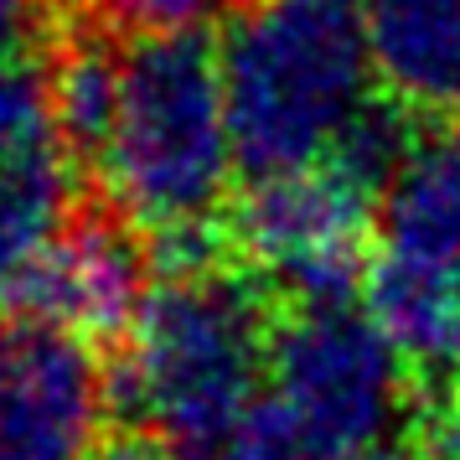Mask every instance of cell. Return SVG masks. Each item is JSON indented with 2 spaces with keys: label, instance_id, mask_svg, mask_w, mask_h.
<instances>
[{
  "label": "cell",
  "instance_id": "1",
  "mask_svg": "<svg viewBox=\"0 0 460 460\" xmlns=\"http://www.w3.org/2000/svg\"><path fill=\"white\" fill-rule=\"evenodd\" d=\"M274 300L259 274L202 270L155 279L114 357V409L150 429L171 460H228L270 388Z\"/></svg>",
  "mask_w": 460,
  "mask_h": 460
},
{
  "label": "cell",
  "instance_id": "2",
  "mask_svg": "<svg viewBox=\"0 0 460 460\" xmlns=\"http://www.w3.org/2000/svg\"><path fill=\"white\" fill-rule=\"evenodd\" d=\"M217 63L249 181L326 161L377 84L362 0H238Z\"/></svg>",
  "mask_w": 460,
  "mask_h": 460
},
{
  "label": "cell",
  "instance_id": "3",
  "mask_svg": "<svg viewBox=\"0 0 460 460\" xmlns=\"http://www.w3.org/2000/svg\"><path fill=\"white\" fill-rule=\"evenodd\" d=\"M233 166V125L223 63L208 31L140 37L125 47V99L109 146L104 187L140 228L223 217Z\"/></svg>",
  "mask_w": 460,
  "mask_h": 460
},
{
  "label": "cell",
  "instance_id": "4",
  "mask_svg": "<svg viewBox=\"0 0 460 460\" xmlns=\"http://www.w3.org/2000/svg\"><path fill=\"white\" fill-rule=\"evenodd\" d=\"M383 253L367 270L377 326L419 373H460V114L419 135L383 191Z\"/></svg>",
  "mask_w": 460,
  "mask_h": 460
},
{
  "label": "cell",
  "instance_id": "5",
  "mask_svg": "<svg viewBox=\"0 0 460 460\" xmlns=\"http://www.w3.org/2000/svg\"><path fill=\"white\" fill-rule=\"evenodd\" d=\"M403 367L409 357L394 347V336L352 300L290 305L274 321L270 394L315 460H341L394 429L403 409Z\"/></svg>",
  "mask_w": 460,
  "mask_h": 460
},
{
  "label": "cell",
  "instance_id": "6",
  "mask_svg": "<svg viewBox=\"0 0 460 460\" xmlns=\"http://www.w3.org/2000/svg\"><path fill=\"white\" fill-rule=\"evenodd\" d=\"M373 197L332 161L264 176L233 208V253L290 305L352 300L367 279Z\"/></svg>",
  "mask_w": 460,
  "mask_h": 460
},
{
  "label": "cell",
  "instance_id": "7",
  "mask_svg": "<svg viewBox=\"0 0 460 460\" xmlns=\"http://www.w3.org/2000/svg\"><path fill=\"white\" fill-rule=\"evenodd\" d=\"M114 409V362L67 321L0 311V460H93Z\"/></svg>",
  "mask_w": 460,
  "mask_h": 460
},
{
  "label": "cell",
  "instance_id": "8",
  "mask_svg": "<svg viewBox=\"0 0 460 460\" xmlns=\"http://www.w3.org/2000/svg\"><path fill=\"white\" fill-rule=\"evenodd\" d=\"M155 259H150L146 228L109 187H88L73 197L63 228L47 238V249L31 259V270L16 279L11 305L42 311L67 321L99 347H125L135 321L146 311Z\"/></svg>",
  "mask_w": 460,
  "mask_h": 460
},
{
  "label": "cell",
  "instance_id": "9",
  "mask_svg": "<svg viewBox=\"0 0 460 460\" xmlns=\"http://www.w3.org/2000/svg\"><path fill=\"white\" fill-rule=\"evenodd\" d=\"M377 88L414 114H460V0H362Z\"/></svg>",
  "mask_w": 460,
  "mask_h": 460
},
{
  "label": "cell",
  "instance_id": "10",
  "mask_svg": "<svg viewBox=\"0 0 460 460\" xmlns=\"http://www.w3.org/2000/svg\"><path fill=\"white\" fill-rule=\"evenodd\" d=\"M84 176L67 155L37 161H0V300H11L16 279L47 249V238L63 228Z\"/></svg>",
  "mask_w": 460,
  "mask_h": 460
},
{
  "label": "cell",
  "instance_id": "11",
  "mask_svg": "<svg viewBox=\"0 0 460 460\" xmlns=\"http://www.w3.org/2000/svg\"><path fill=\"white\" fill-rule=\"evenodd\" d=\"M37 155H63V146H58L47 47L26 42L0 58V161H37Z\"/></svg>",
  "mask_w": 460,
  "mask_h": 460
},
{
  "label": "cell",
  "instance_id": "12",
  "mask_svg": "<svg viewBox=\"0 0 460 460\" xmlns=\"http://www.w3.org/2000/svg\"><path fill=\"white\" fill-rule=\"evenodd\" d=\"M414 109H403L398 99H388L377 88L367 104L352 114V125L336 135V146L326 150V161L336 171H347L357 187L367 191H388V181L398 176V166L414 150Z\"/></svg>",
  "mask_w": 460,
  "mask_h": 460
},
{
  "label": "cell",
  "instance_id": "13",
  "mask_svg": "<svg viewBox=\"0 0 460 460\" xmlns=\"http://www.w3.org/2000/svg\"><path fill=\"white\" fill-rule=\"evenodd\" d=\"M84 5L125 42L208 31L212 22H223L233 11V0H84Z\"/></svg>",
  "mask_w": 460,
  "mask_h": 460
},
{
  "label": "cell",
  "instance_id": "14",
  "mask_svg": "<svg viewBox=\"0 0 460 460\" xmlns=\"http://www.w3.org/2000/svg\"><path fill=\"white\" fill-rule=\"evenodd\" d=\"M424 439H429V456L435 460H460V373L435 398V409L424 419Z\"/></svg>",
  "mask_w": 460,
  "mask_h": 460
},
{
  "label": "cell",
  "instance_id": "15",
  "mask_svg": "<svg viewBox=\"0 0 460 460\" xmlns=\"http://www.w3.org/2000/svg\"><path fill=\"white\" fill-rule=\"evenodd\" d=\"M47 0H0V58L26 47V37L42 31Z\"/></svg>",
  "mask_w": 460,
  "mask_h": 460
},
{
  "label": "cell",
  "instance_id": "16",
  "mask_svg": "<svg viewBox=\"0 0 460 460\" xmlns=\"http://www.w3.org/2000/svg\"><path fill=\"white\" fill-rule=\"evenodd\" d=\"M93 460H171V450L161 445V439L150 435V429H119V435H109L99 450H93Z\"/></svg>",
  "mask_w": 460,
  "mask_h": 460
},
{
  "label": "cell",
  "instance_id": "17",
  "mask_svg": "<svg viewBox=\"0 0 460 460\" xmlns=\"http://www.w3.org/2000/svg\"><path fill=\"white\" fill-rule=\"evenodd\" d=\"M341 460H414V456L388 445V439H377V445H362V450H352V456H341Z\"/></svg>",
  "mask_w": 460,
  "mask_h": 460
}]
</instances>
